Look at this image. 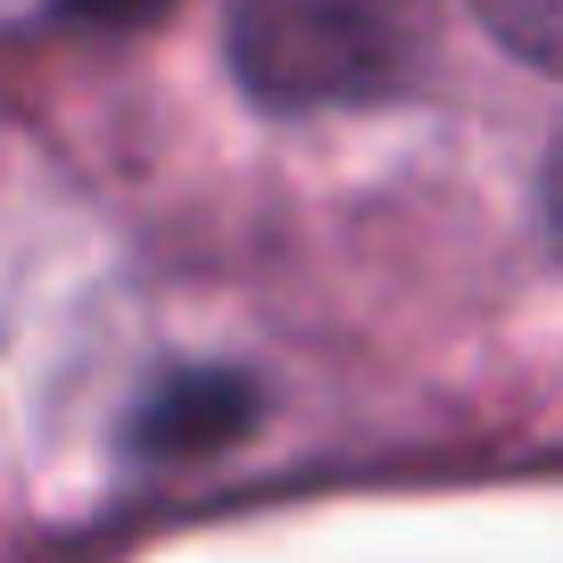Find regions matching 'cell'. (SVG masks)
<instances>
[{
    "instance_id": "obj_1",
    "label": "cell",
    "mask_w": 563,
    "mask_h": 563,
    "mask_svg": "<svg viewBox=\"0 0 563 563\" xmlns=\"http://www.w3.org/2000/svg\"><path fill=\"white\" fill-rule=\"evenodd\" d=\"M406 34L389 0H241L232 67L265 108H349L398 84Z\"/></svg>"
},
{
    "instance_id": "obj_2",
    "label": "cell",
    "mask_w": 563,
    "mask_h": 563,
    "mask_svg": "<svg viewBox=\"0 0 563 563\" xmlns=\"http://www.w3.org/2000/svg\"><path fill=\"white\" fill-rule=\"evenodd\" d=\"M257 422V389L241 373H175L158 398L133 415L141 456H216Z\"/></svg>"
},
{
    "instance_id": "obj_4",
    "label": "cell",
    "mask_w": 563,
    "mask_h": 563,
    "mask_svg": "<svg viewBox=\"0 0 563 563\" xmlns=\"http://www.w3.org/2000/svg\"><path fill=\"white\" fill-rule=\"evenodd\" d=\"M75 18H100V25H124V18H150L158 0H67Z\"/></svg>"
},
{
    "instance_id": "obj_3",
    "label": "cell",
    "mask_w": 563,
    "mask_h": 563,
    "mask_svg": "<svg viewBox=\"0 0 563 563\" xmlns=\"http://www.w3.org/2000/svg\"><path fill=\"white\" fill-rule=\"evenodd\" d=\"M473 9L506 51H522L530 67L563 75V0H473Z\"/></svg>"
},
{
    "instance_id": "obj_5",
    "label": "cell",
    "mask_w": 563,
    "mask_h": 563,
    "mask_svg": "<svg viewBox=\"0 0 563 563\" xmlns=\"http://www.w3.org/2000/svg\"><path fill=\"white\" fill-rule=\"evenodd\" d=\"M547 216H555V232H563V150H555V166H547Z\"/></svg>"
}]
</instances>
